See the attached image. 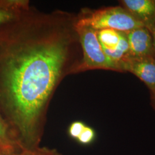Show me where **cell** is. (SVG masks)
I'll list each match as a JSON object with an SVG mask.
<instances>
[{
    "label": "cell",
    "instance_id": "cell-9",
    "mask_svg": "<svg viewBox=\"0 0 155 155\" xmlns=\"http://www.w3.org/2000/svg\"><path fill=\"white\" fill-rule=\"evenodd\" d=\"M97 35L103 50L113 51L119 45L120 31L111 29H104L97 31Z\"/></svg>",
    "mask_w": 155,
    "mask_h": 155
},
{
    "label": "cell",
    "instance_id": "cell-6",
    "mask_svg": "<svg viewBox=\"0 0 155 155\" xmlns=\"http://www.w3.org/2000/svg\"><path fill=\"white\" fill-rule=\"evenodd\" d=\"M121 6L148 30L155 27V0H122Z\"/></svg>",
    "mask_w": 155,
    "mask_h": 155
},
{
    "label": "cell",
    "instance_id": "cell-7",
    "mask_svg": "<svg viewBox=\"0 0 155 155\" xmlns=\"http://www.w3.org/2000/svg\"><path fill=\"white\" fill-rule=\"evenodd\" d=\"M0 148L8 155L22 150L16 135L11 127L0 114Z\"/></svg>",
    "mask_w": 155,
    "mask_h": 155
},
{
    "label": "cell",
    "instance_id": "cell-2",
    "mask_svg": "<svg viewBox=\"0 0 155 155\" xmlns=\"http://www.w3.org/2000/svg\"><path fill=\"white\" fill-rule=\"evenodd\" d=\"M75 24L89 27L95 31L111 29L123 32L144 27L122 6L106 7L94 11L84 9L77 17Z\"/></svg>",
    "mask_w": 155,
    "mask_h": 155
},
{
    "label": "cell",
    "instance_id": "cell-11",
    "mask_svg": "<svg viewBox=\"0 0 155 155\" xmlns=\"http://www.w3.org/2000/svg\"><path fill=\"white\" fill-rule=\"evenodd\" d=\"M10 155H61L56 149L46 147H36L32 148L23 149L20 152Z\"/></svg>",
    "mask_w": 155,
    "mask_h": 155
},
{
    "label": "cell",
    "instance_id": "cell-4",
    "mask_svg": "<svg viewBox=\"0 0 155 155\" xmlns=\"http://www.w3.org/2000/svg\"><path fill=\"white\" fill-rule=\"evenodd\" d=\"M123 72H129L143 81L150 91L155 89V59L153 56L128 57L121 62Z\"/></svg>",
    "mask_w": 155,
    "mask_h": 155
},
{
    "label": "cell",
    "instance_id": "cell-5",
    "mask_svg": "<svg viewBox=\"0 0 155 155\" xmlns=\"http://www.w3.org/2000/svg\"><path fill=\"white\" fill-rule=\"evenodd\" d=\"M125 33L131 57L137 58L153 57L152 38L147 28L142 27Z\"/></svg>",
    "mask_w": 155,
    "mask_h": 155
},
{
    "label": "cell",
    "instance_id": "cell-1",
    "mask_svg": "<svg viewBox=\"0 0 155 155\" xmlns=\"http://www.w3.org/2000/svg\"><path fill=\"white\" fill-rule=\"evenodd\" d=\"M77 17L30 8L0 38V103L22 149L39 146L50 100L81 61Z\"/></svg>",
    "mask_w": 155,
    "mask_h": 155
},
{
    "label": "cell",
    "instance_id": "cell-3",
    "mask_svg": "<svg viewBox=\"0 0 155 155\" xmlns=\"http://www.w3.org/2000/svg\"><path fill=\"white\" fill-rule=\"evenodd\" d=\"M78 33L82 48V59L73 73L102 69L123 72L120 64L106 55L97 38V31L87 26H77ZM72 73V74H73Z\"/></svg>",
    "mask_w": 155,
    "mask_h": 155
},
{
    "label": "cell",
    "instance_id": "cell-14",
    "mask_svg": "<svg viewBox=\"0 0 155 155\" xmlns=\"http://www.w3.org/2000/svg\"><path fill=\"white\" fill-rule=\"evenodd\" d=\"M150 33L151 34L152 38V45H153V58L155 59V27L152 28L149 30Z\"/></svg>",
    "mask_w": 155,
    "mask_h": 155
},
{
    "label": "cell",
    "instance_id": "cell-10",
    "mask_svg": "<svg viewBox=\"0 0 155 155\" xmlns=\"http://www.w3.org/2000/svg\"><path fill=\"white\" fill-rule=\"evenodd\" d=\"M103 51L106 55L110 59L113 61H115L121 67V62L125 60L126 59H127L128 57L130 56L127 37L125 32H120V43L115 50L111 51L106 50Z\"/></svg>",
    "mask_w": 155,
    "mask_h": 155
},
{
    "label": "cell",
    "instance_id": "cell-12",
    "mask_svg": "<svg viewBox=\"0 0 155 155\" xmlns=\"http://www.w3.org/2000/svg\"><path fill=\"white\" fill-rule=\"evenodd\" d=\"M96 137V132L94 129L86 125L83 132L78 138L77 141L82 145H89L94 143Z\"/></svg>",
    "mask_w": 155,
    "mask_h": 155
},
{
    "label": "cell",
    "instance_id": "cell-8",
    "mask_svg": "<svg viewBox=\"0 0 155 155\" xmlns=\"http://www.w3.org/2000/svg\"><path fill=\"white\" fill-rule=\"evenodd\" d=\"M31 7L27 1H15L0 5V26L13 21Z\"/></svg>",
    "mask_w": 155,
    "mask_h": 155
},
{
    "label": "cell",
    "instance_id": "cell-15",
    "mask_svg": "<svg viewBox=\"0 0 155 155\" xmlns=\"http://www.w3.org/2000/svg\"><path fill=\"white\" fill-rule=\"evenodd\" d=\"M150 95L151 105L155 110V89L152 91H150Z\"/></svg>",
    "mask_w": 155,
    "mask_h": 155
},
{
    "label": "cell",
    "instance_id": "cell-16",
    "mask_svg": "<svg viewBox=\"0 0 155 155\" xmlns=\"http://www.w3.org/2000/svg\"><path fill=\"white\" fill-rule=\"evenodd\" d=\"M0 155H8L5 152H4L0 148Z\"/></svg>",
    "mask_w": 155,
    "mask_h": 155
},
{
    "label": "cell",
    "instance_id": "cell-13",
    "mask_svg": "<svg viewBox=\"0 0 155 155\" xmlns=\"http://www.w3.org/2000/svg\"><path fill=\"white\" fill-rule=\"evenodd\" d=\"M86 125L82 121H74L71 124L68 129V134L71 138L77 140L83 132Z\"/></svg>",
    "mask_w": 155,
    "mask_h": 155
}]
</instances>
